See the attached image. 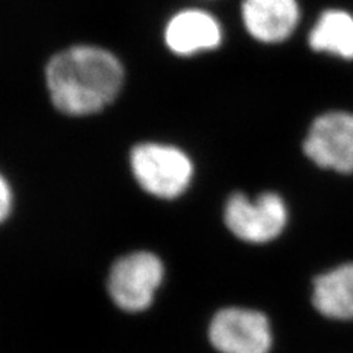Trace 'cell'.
Segmentation results:
<instances>
[{
  "label": "cell",
  "mask_w": 353,
  "mask_h": 353,
  "mask_svg": "<svg viewBox=\"0 0 353 353\" xmlns=\"http://www.w3.org/2000/svg\"><path fill=\"white\" fill-rule=\"evenodd\" d=\"M303 153L319 168L353 174V112L330 110L316 117L303 141Z\"/></svg>",
  "instance_id": "8992f818"
},
{
  "label": "cell",
  "mask_w": 353,
  "mask_h": 353,
  "mask_svg": "<svg viewBox=\"0 0 353 353\" xmlns=\"http://www.w3.org/2000/svg\"><path fill=\"white\" fill-rule=\"evenodd\" d=\"M307 41L315 52L353 61V15L341 9L325 10L309 32Z\"/></svg>",
  "instance_id": "30bf717a"
},
{
  "label": "cell",
  "mask_w": 353,
  "mask_h": 353,
  "mask_svg": "<svg viewBox=\"0 0 353 353\" xmlns=\"http://www.w3.org/2000/svg\"><path fill=\"white\" fill-rule=\"evenodd\" d=\"M224 223L234 237L250 245H265L283 234L289 223V208L274 192L255 197L233 193L224 206Z\"/></svg>",
  "instance_id": "3957f363"
},
{
  "label": "cell",
  "mask_w": 353,
  "mask_h": 353,
  "mask_svg": "<svg viewBox=\"0 0 353 353\" xmlns=\"http://www.w3.org/2000/svg\"><path fill=\"white\" fill-rule=\"evenodd\" d=\"M241 15L252 37L263 43H280L292 36L301 10L297 0H245Z\"/></svg>",
  "instance_id": "52a82bcc"
},
{
  "label": "cell",
  "mask_w": 353,
  "mask_h": 353,
  "mask_svg": "<svg viewBox=\"0 0 353 353\" xmlns=\"http://www.w3.org/2000/svg\"><path fill=\"white\" fill-rule=\"evenodd\" d=\"M0 216L3 221L8 219L14 209V192L6 180V176H2V185H0Z\"/></svg>",
  "instance_id": "8fae6325"
},
{
  "label": "cell",
  "mask_w": 353,
  "mask_h": 353,
  "mask_svg": "<svg viewBox=\"0 0 353 353\" xmlns=\"http://www.w3.org/2000/svg\"><path fill=\"white\" fill-rule=\"evenodd\" d=\"M124 68L112 53L94 46H74L54 54L46 68L53 106L70 117L101 112L115 101Z\"/></svg>",
  "instance_id": "6da1fadb"
},
{
  "label": "cell",
  "mask_w": 353,
  "mask_h": 353,
  "mask_svg": "<svg viewBox=\"0 0 353 353\" xmlns=\"http://www.w3.org/2000/svg\"><path fill=\"white\" fill-rule=\"evenodd\" d=\"M165 277L163 262L149 250L118 258L108 275V292L114 303L130 314L146 311Z\"/></svg>",
  "instance_id": "277c9868"
},
{
  "label": "cell",
  "mask_w": 353,
  "mask_h": 353,
  "mask_svg": "<svg viewBox=\"0 0 353 353\" xmlns=\"http://www.w3.org/2000/svg\"><path fill=\"white\" fill-rule=\"evenodd\" d=\"M208 337L219 353H270L272 349L268 316L250 307L221 309L211 319Z\"/></svg>",
  "instance_id": "5b68a950"
},
{
  "label": "cell",
  "mask_w": 353,
  "mask_h": 353,
  "mask_svg": "<svg viewBox=\"0 0 353 353\" xmlns=\"http://www.w3.org/2000/svg\"><path fill=\"white\" fill-rule=\"evenodd\" d=\"M316 312L336 321H353V262L319 274L312 283Z\"/></svg>",
  "instance_id": "9c48e42d"
},
{
  "label": "cell",
  "mask_w": 353,
  "mask_h": 353,
  "mask_svg": "<svg viewBox=\"0 0 353 353\" xmlns=\"http://www.w3.org/2000/svg\"><path fill=\"white\" fill-rule=\"evenodd\" d=\"M223 32L218 21L203 10L189 9L176 14L165 30L167 46L176 54H193L219 46Z\"/></svg>",
  "instance_id": "ba28073f"
},
{
  "label": "cell",
  "mask_w": 353,
  "mask_h": 353,
  "mask_svg": "<svg viewBox=\"0 0 353 353\" xmlns=\"http://www.w3.org/2000/svg\"><path fill=\"white\" fill-rule=\"evenodd\" d=\"M130 167L141 189L163 201L183 196L194 175L193 161L184 150L154 141L132 148Z\"/></svg>",
  "instance_id": "7a4b0ae2"
}]
</instances>
